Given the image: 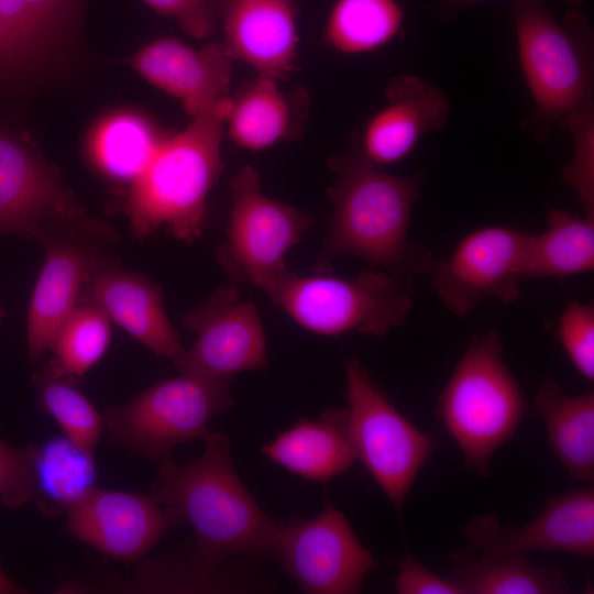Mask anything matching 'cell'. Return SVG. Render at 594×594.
Segmentation results:
<instances>
[{
    "instance_id": "20",
    "label": "cell",
    "mask_w": 594,
    "mask_h": 594,
    "mask_svg": "<svg viewBox=\"0 0 594 594\" xmlns=\"http://www.w3.org/2000/svg\"><path fill=\"white\" fill-rule=\"evenodd\" d=\"M233 59L223 43L196 50L175 37L155 40L129 59L146 80L196 116L229 96Z\"/></svg>"
},
{
    "instance_id": "2",
    "label": "cell",
    "mask_w": 594,
    "mask_h": 594,
    "mask_svg": "<svg viewBox=\"0 0 594 594\" xmlns=\"http://www.w3.org/2000/svg\"><path fill=\"white\" fill-rule=\"evenodd\" d=\"M204 451L179 465L174 457L158 462L151 494L188 522L195 549L213 561L242 554L275 559L277 526L258 506L233 463L231 441L223 432H207Z\"/></svg>"
},
{
    "instance_id": "32",
    "label": "cell",
    "mask_w": 594,
    "mask_h": 594,
    "mask_svg": "<svg viewBox=\"0 0 594 594\" xmlns=\"http://www.w3.org/2000/svg\"><path fill=\"white\" fill-rule=\"evenodd\" d=\"M573 140L572 160L561 170L562 179L575 191L585 210L594 217V108L593 105L579 109L559 123Z\"/></svg>"
},
{
    "instance_id": "21",
    "label": "cell",
    "mask_w": 594,
    "mask_h": 594,
    "mask_svg": "<svg viewBox=\"0 0 594 594\" xmlns=\"http://www.w3.org/2000/svg\"><path fill=\"white\" fill-rule=\"evenodd\" d=\"M229 100L228 135L242 148L261 151L304 133L310 105L304 87L285 91L277 80L257 75L229 96Z\"/></svg>"
},
{
    "instance_id": "33",
    "label": "cell",
    "mask_w": 594,
    "mask_h": 594,
    "mask_svg": "<svg viewBox=\"0 0 594 594\" xmlns=\"http://www.w3.org/2000/svg\"><path fill=\"white\" fill-rule=\"evenodd\" d=\"M562 348L574 369L586 381H594V307L569 301L558 322Z\"/></svg>"
},
{
    "instance_id": "11",
    "label": "cell",
    "mask_w": 594,
    "mask_h": 594,
    "mask_svg": "<svg viewBox=\"0 0 594 594\" xmlns=\"http://www.w3.org/2000/svg\"><path fill=\"white\" fill-rule=\"evenodd\" d=\"M529 234L505 226L479 228L463 237L451 254L433 261L430 285L454 316H469L486 298L504 304L520 297Z\"/></svg>"
},
{
    "instance_id": "43",
    "label": "cell",
    "mask_w": 594,
    "mask_h": 594,
    "mask_svg": "<svg viewBox=\"0 0 594 594\" xmlns=\"http://www.w3.org/2000/svg\"><path fill=\"white\" fill-rule=\"evenodd\" d=\"M3 318H4V310H3V308H2V306L0 304V327L2 324Z\"/></svg>"
},
{
    "instance_id": "16",
    "label": "cell",
    "mask_w": 594,
    "mask_h": 594,
    "mask_svg": "<svg viewBox=\"0 0 594 594\" xmlns=\"http://www.w3.org/2000/svg\"><path fill=\"white\" fill-rule=\"evenodd\" d=\"M89 220L55 172L24 144L0 135V237L38 242L48 232Z\"/></svg>"
},
{
    "instance_id": "29",
    "label": "cell",
    "mask_w": 594,
    "mask_h": 594,
    "mask_svg": "<svg viewBox=\"0 0 594 594\" xmlns=\"http://www.w3.org/2000/svg\"><path fill=\"white\" fill-rule=\"evenodd\" d=\"M37 405L58 424L64 436L81 452L94 457L105 418L74 385V377L44 363L32 375Z\"/></svg>"
},
{
    "instance_id": "4",
    "label": "cell",
    "mask_w": 594,
    "mask_h": 594,
    "mask_svg": "<svg viewBox=\"0 0 594 594\" xmlns=\"http://www.w3.org/2000/svg\"><path fill=\"white\" fill-rule=\"evenodd\" d=\"M518 59L535 108L522 128L546 142L554 123L593 105V31L576 8L556 20L544 0H513Z\"/></svg>"
},
{
    "instance_id": "7",
    "label": "cell",
    "mask_w": 594,
    "mask_h": 594,
    "mask_svg": "<svg viewBox=\"0 0 594 594\" xmlns=\"http://www.w3.org/2000/svg\"><path fill=\"white\" fill-rule=\"evenodd\" d=\"M230 382L182 372L124 404L109 405L103 415L109 442L151 461L168 459L177 444L202 439L212 417L233 408Z\"/></svg>"
},
{
    "instance_id": "12",
    "label": "cell",
    "mask_w": 594,
    "mask_h": 594,
    "mask_svg": "<svg viewBox=\"0 0 594 594\" xmlns=\"http://www.w3.org/2000/svg\"><path fill=\"white\" fill-rule=\"evenodd\" d=\"M275 560L310 594L359 593L377 561L342 513L327 505L316 517L279 526Z\"/></svg>"
},
{
    "instance_id": "31",
    "label": "cell",
    "mask_w": 594,
    "mask_h": 594,
    "mask_svg": "<svg viewBox=\"0 0 594 594\" xmlns=\"http://www.w3.org/2000/svg\"><path fill=\"white\" fill-rule=\"evenodd\" d=\"M111 342V320L96 305L78 302L56 331L50 365L58 373L80 377L105 355Z\"/></svg>"
},
{
    "instance_id": "36",
    "label": "cell",
    "mask_w": 594,
    "mask_h": 594,
    "mask_svg": "<svg viewBox=\"0 0 594 594\" xmlns=\"http://www.w3.org/2000/svg\"><path fill=\"white\" fill-rule=\"evenodd\" d=\"M397 564L395 588L398 594H462L450 580L435 574L409 552Z\"/></svg>"
},
{
    "instance_id": "26",
    "label": "cell",
    "mask_w": 594,
    "mask_h": 594,
    "mask_svg": "<svg viewBox=\"0 0 594 594\" xmlns=\"http://www.w3.org/2000/svg\"><path fill=\"white\" fill-rule=\"evenodd\" d=\"M123 590L134 592H245L265 586L253 574H237L195 547L188 552L165 554L139 565L135 580Z\"/></svg>"
},
{
    "instance_id": "35",
    "label": "cell",
    "mask_w": 594,
    "mask_h": 594,
    "mask_svg": "<svg viewBox=\"0 0 594 594\" xmlns=\"http://www.w3.org/2000/svg\"><path fill=\"white\" fill-rule=\"evenodd\" d=\"M157 13L173 16L188 35L204 38L216 29L218 15L208 0H144Z\"/></svg>"
},
{
    "instance_id": "23",
    "label": "cell",
    "mask_w": 594,
    "mask_h": 594,
    "mask_svg": "<svg viewBox=\"0 0 594 594\" xmlns=\"http://www.w3.org/2000/svg\"><path fill=\"white\" fill-rule=\"evenodd\" d=\"M548 444L571 477L594 482V392L570 395L553 378H544L534 397Z\"/></svg>"
},
{
    "instance_id": "27",
    "label": "cell",
    "mask_w": 594,
    "mask_h": 594,
    "mask_svg": "<svg viewBox=\"0 0 594 594\" xmlns=\"http://www.w3.org/2000/svg\"><path fill=\"white\" fill-rule=\"evenodd\" d=\"M94 457L81 452L66 437L36 446L34 494L45 515L67 512L96 482Z\"/></svg>"
},
{
    "instance_id": "37",
    "label": "cell",
    "mask_w": 594,
    "mask_h": 594,
    "mask_svg": "<svg viewBox=\"0 0 594 594\" xmlns=\"http://www.w3.org/2000/svg\"><path fill=\"white\" fill-rule=\"evenodd\" d=\"M0 19L22 48L30 47L44 35L25 0H0Z\"/></svg>"
},
{
    "instance_id": "30",
    "label": "cell",
    "mask_w": 594,
    "mask_h": 594,
    "mask_svg": "<svg viewBox=\"0 0 594 594\" xmlns=\"http://www.w3.org/2000/svg\"><path fill=\"white\" fill-rule=\"evenodd\" d=\"M163 139L143 117L120 113L103 122L94 142V157L108 177L132 184L145 169Z\"/></svg>"
},
{
    "instance_id": "19",
    "label": "cell",
    "mask_w": 594,
    "mask_h": 594,
    "mask_svg": "<svg viewBox=\"0 0 594 594\" xmlns=\"http://www.w3.org/2000/svg\"><path fill=\"white\" fill-rule=\"evenodd\" d=\"M99 307L153 353L174 360L182 338L163 308V289L141 273L122 268L116 258L100 265L85 284L79 302Z\"/></svg>"
},
{
    "instance_id": "39",
    "label": "cell",
    "mask_w": 594,
    "mask_h": 594,
    "mask_svg": "<svg viewBox=\"0 0 594 594\" xmlns=\"http://www.w3.org/2000/svg\"><path fill=\"white\" fill-rule=\"evenodd\" d=\"M490 0H435L436 8L443 20L450 21L466 8ZM572 8L581 6L585 0H561Z\"/></svg>"
},
{
    "instance_id": "41",
    "label": "cell",
    "mask_w": 594,
    "mask_h": 594,
    "mask_svg": "<svg viewBox=\"0 0 594 594\" xmlns=\"http://www.w3.org/2000/svg\"><path fill=\"white\" fill-rule=\"evenodd\" d=\"M25 588L16 585L0 566V594H25Z\"/></svg>"
},
{
    "instance_id": "22",
    "label": "cell",
    "mask_w": 594,
    "mask_h": 594,
    "mask_svg": "<svg viewBox=\"0 0 594 594\" xmlns=\"http://www.w3.org/2000/svg\"><path fill=\"white\" fill-rule=\"evenodd\" d=\"M346 420V409H329L316 420L302 418L261 451L293 474L327 482L348 471L355 460Z\"/></svg>"
},
{
    "instance_id": "38",
    "label": "cell",
    "mask_w": 594,
    "mask_h": 594,
    "mask_svg": "<svg viewBox=\"0 0 594 594\" xmlns=\"http://www.w3.org/2000/svg\"><path fill=\"white\" fill-rule=\"evenodd\" d=\"M68 0H25L36 24L45 34L58 20Z\"/></svg>"
},
{
    "instance_id": "17",
    "label": "cell",
    "mask_w": 594,
    "mask_h": 594,
    "mask_svg": "<svg viewBox=\"0 0 594 594\" xmlns=\"http://www.w3.org/2000/svg\"><path fill=\"white\" fill-rule=\"evenodd\" d=\"M302 0H221L224 42L232 59L257 75L286 80L297 69V14Z\"/></svg>"
},
{
    "instance_id": "9",
    "label": "cell",
    "mask_w": 594,
    "mask_h": 594,
    "mask_svg": "<svg viewBox=\"0 0 594 594\" xmlns=\"http://www.w3.org/2000/svg\"><path fill=\"white\" fill-rule=\"evenodd\" d=\"M232 207L217 257L234 283H248L270 298L288 272L285 257L311 224L304 210L265 196L260 175L243 166L231 179Z\"/></svg>"
},
{
    "instance_id": "28",
    "label": "cell",
    "mask_w": 594,
    "mask_h": 594,
    "mask_svg": "<svg viewBox=\"0 0 594 594\" xmlns=\"http://www.w3.org/2000/svg\"><path fill=\"white\" fill-rule=\"evenodd\" d=\"M404 16L396 0H338L329 15L324 40L340 53H369L396 37Z\"/></svg>"
},
{
    "instance_id": "5",
    "label": "cell",
    "mask_w": 594,
    "mask_h": 594,
    "mask_svg": "<svg viewBox=\"0 0 594 594\" xmlns=\"http://www.w3.org/2000/svg\"><path fill=\"white\" fill-rule=\"evenodd\" d=\"M497 330L473 336L442 389L440 418L466 468L487 476L493 454L521 424L526 402Z\"/></svg>"
},
{
    "instance_id": "10",
    "label": "cell",
    "mask_w": 594,
    "mask_h": 594,
    "mask_svg": "<svg viewBox=\"0 0 594 594\" xmlns=\"http://www.w3.org/2000/svg\"><path fill=\"white\" fill-rule=\"evenodd\" d=\"M118 234L98 221L46 233L38 243L45 260L29 304L26 345L34 364L50 350L63 321L79 302L90 275L114 258L112 244Z\"/></svg>"
},
{
    "instance_id": "6",
    "label": "cell",
    "mask_w": 594,
    "mask_h": 594,
    "mask_svg": "<svg viewBox=\"0 0 594 594\" xmlns=\"http://www.w3.org/2000/svg\"><path fill=\"white\" fill-rule=\"evenodd\" d=\"M414 289L413 279L382 270L352 278L288 271L271 299L314 333L334 337L355 331L378 338L406 322Z\"/></svg>"
},
{
    "instance_id": "14",
    "label": "cell",
    "mask_w": 594,
    "mask_h": 594,
    "mask_svg": "<svg viewBox=\"0 0 594 594\" xmlns=\"http://www.w3.org/2000/svg\"><path fill=\"white\" fill-rule=\"evenodd\" d=\"M463 537L480 556H526L558 551L590 559L594 556V487L587 485L552 496L543 510L522 526L503 525L495 513L475 516Z\"/></svg>"
},
{
    "instance_id": "15",
    "label": "cell",
    "mask_w": 594,
    "mask_h": 594,
    "mask_svg": "<svg viewBox=\"0 0 594 594\" xmlns=\"http://www.w3.org/2000/svg\"><path fill=\"white\" fill-rule=\"evenodd\" d=\"M66 530L102 554L133 562L147 553L180 517L150 494L95 487L66 512Z\"/></svg>"
},
{
    "instance_id": "13",
    "label": "cell",
    "mask_w": 594,
    "mask_h": 594,
    "mask_svg": "<svg viewBox=\"0 0 594 594\" xmlns=\"http://www.w3.org/2000/svg\"><path fill=\"white\" fill-rule=\"evenodd\" d=\"M234 282L217 288L183 318L197 336L173 360L184 373L232 380L241 372L267 366L265 330L254 304L241 301Z\"/></svg>"
},
{
    "instance_id": "18",
    "label": "cell",
    "mask_w": 594,
    "mask_h": 594,
    "mask_svg": "<svg viewBox=\"0 0 594 594\" xmlns=\"http://www.w3.org/2000/svg\"><path fill=\"white\" fill-rule=\"evenodd\" d=\"M386 105L356 134L364 156L377 166L407 157L429 132L448 122L450 101L438 86L415 75H398L385 88Z\"/></svg>"
},
{
    "instance_id": "40",
    "label": "cell",
    "mask_w": 594,
    "mask_h": 594,
    "mask_svg": "<svg viewBox=\"0 0 594 594\" xmlns=\"http://www.w3.org/2000/svg\"><path fill=\"white\" fill-rule=\"evenodd\" d=\"M21 50L22 46L0 19V58L13 55Z\"/></svg>"
},
{
    "instance_id": "34",
    "label": "cell",
    "mask_w": 594,
    "mask_h": 594,
    "mask_svg": "<svg viewBox=\"0 0 594 594\" xmlns=\"http://www.w3.org/2000/svg\"><path fill=\"white\" fill-rule=\"evenodd\" d=\"M36 446L12 447L0 437V503L18 509L34 494Z\"/></svg>"
},
{
    "instance_id": "3",
    "label": "cell",
    "mask_w": 594,
    "mask_h": 594,
    "mask_svg": "<svg viewBox=\"0 0 594 594\" xmlns=\"http://www.w3.org/2000/svg\"><path fill=\"white\" fill-rule=\"evenodd\" d=\"M229 105L228 96L194 116L178 134L163 139L131 184L127 211L135 235L165 228L186 243L200 237L206 200L222 170L220 148Z\"/></svg>"
},
{
    "instance_id": "8",
    "label": "cell",
    "mask_w": 594,
    "mask_h": 594,
    "mask_svg": "<svg viewBox=\"0 0 594 594\" xmlns=\"http://www.w3.org/2000/svg\"><path fill=\"white\" fill-rule=\"evenodd\" d=\"M346 428L355 454L400 517L404 502L436 448L388 400L361 361L346 360Z\"/></svg>"
},
{
    "instance_id": "24",
    "label": "cell",
    "mask_w": 594,
    "mask_h": 594,
    "mask_svg": "<svg viewBox=\"0 0 594 594\" xmlns=\"http://www.w3.org/2000/svg\"><path fill=\"white\" fill-rule=\"evenodd\" d=\"M447 579L462 594H566L571 587L556 568H536L527 556L486 558L471 549L450 553Z\"/></svg>"
},
{
    "instance_id": "25",
    "label": "cell",
    "mask_w": 594,
    "mask_h": 594,
    "mask_svg": "<svg viewBox=\"0 0 594 594\" xmlns=\"http://www.w3.org/2000/svg\"><path fill=\"white\" fill-rule=\"evenodd\" d=\"M594 270V217L563 209L547 212V227L529 234L525 278H563Z\"/></svg>"
},
{
    "instance_id": "42",
    "label": "cell",
    "mask_w": 594,
    "mask_h": 594,
    "mask_svg": "<svg viewBox=\"0 0 594 594\" xmlns=\"http://www.w3.org/2000/svg\"><path fill=\"white\" fill-rule=\"evenodd\" d=\"M211 4V7L213 8L216 14H217V8L219 6V3L221 2V0H208Z\"/></svg>"
},
{
    "instance_id": "1",
    "label": "cell",
    "mask_w": 594,
    "mask_h": 594,
    "mask_svg": "<svg viewBox=\"0 0 594 594\" xmlns=\"http://www.w3.org/2000/svg\"><path fill=\"white\" fill-rule=\"evenodd\" d=\"M328 165L336 173L328 189L332 216L315 274H330L333 261L349 255L400 277L427 275L433 253L408 237L424 175L395 176L383 172L364 156L356 134L352 135L350 147L332 156Z\"/></svg>"
}]
</instances>
